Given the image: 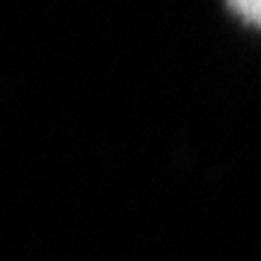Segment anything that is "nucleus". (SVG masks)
Instances as JSON below:
<instances>
[{
    "mask_svg": "<svg viewBox=\"0 0 261 261\" xmlns=\"http://www.w3.org/2000/svg\"><path fill=\"white\" fill-rule=\"evenodd\" d=\"M230 8L254 27H261V0H230Z\"/></svg>",
    "mask_w": 261,
    "mask_h": 261,
    "instance_id": "1",
    "label": "nucleus"
}]
</instances>
